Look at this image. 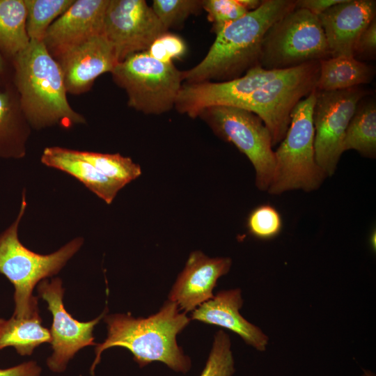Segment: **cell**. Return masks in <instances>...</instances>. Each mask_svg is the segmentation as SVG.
I'll use <instances>...</instances> for the list:
<instances>
[{"mask_svg":"<svg viewBox=\"0 0 376 376\" xmlns=\"http://www.w3.org/2000/svg\"><path fill=\"white\" fill-rule=\"evenodd\" d=\"M11 62L21 110L34 128H70L86 122L70 107L60 65L43 42L30 40Z\"/></svg>","mask_w":376,"mask_h":376,"instance_id":"obj_3","label":"cell"},{"mask_svg":"<svg viewBox=\"0 0 376 376\" xmlns=\"http://www.w3.org/2000/svg\"><path fill=\"white\" fill-rule=\"evenodd\" d=\"M376 54V18L363 30L354 46L353 57L359 61L373 59Z\"/></svg>","mask_w":376,"mask_h":376,"instance_id":"obj_32","label":"cell"},{"mask_svg":"<svg viewBox=\"0 0 376 376\" xmlns=\"http://www.w3.org/2000/svg\"><path fill=\"white\" fill-rule=\"evenodd\" d=\"M41 368L35 361H28L6 369H0V376H40Z\"/></svg>","mask_w":376,"mask_h":376,"instance_id":"obj_33","label":"cell"},{"mask_svg":"<svg viewBox=\"0 0 376 376\" xmlns=\"http://www.w3.org/2000/svg\"><path fill=\"white\" fill-rule=\"evenodd\" d=\"M370 245H371V247L372 249H375V243H376V233H375V230H374V231L372 232L371 235H370Z\"/></svg>","mask_w":376,"mask_h":376,"instance_id":"obj_37","label":"cell"},{"mask_svg":"<svg viewBox=\"0 0 376 376\" xmlns=\"http://www.w3.org/2000/svg\"><path fill=\"white\" fill-rule=\"evenodd\" d=\"M111 73L114 82L125 91L129 107L145 114L159 115L172 109L184 82L182 71L173 63L160 62L146 51L129 56Z\"/></svg>","mask_w":376,"mask_h":376,"instance_id":"obj_7","label":"cell"},{"mask_svg":"<svg viewBox=\"0 0 376 376\" xmlns=\"http://www.w3.org/2000/svg\"><path fill=\"white\" fill-rule=\"evenodd\" d=\"M22 116L19 96L13 81L0 86L1 157L19 158L24 155L25 135Z\"/></svg>","mask_w":376,"mask_h":376,"instance_id":"obj_21","label":"cell"},{"mask_svg":"<svg viewBox=\"0 0 376 376\" xmlns=\"http://www.w3.org/2000/svg\"><path fill=\"white\" fill-rule=\"evenodd\" d=\"M80 156L107 178L124 186L141 174V167L121 155L79 151Z\"/></svg>","mask_w":376,"mask_h":376,"instance_id":"obj_26","label":"cell"},{"mask_svg":"<svg viewBox=\"0 0 376 376\" xmlns=\"http://www.w3.org/2000/svg\"><path fill=\"white\" fill-rule=\"evenodd\" d=\"M296 7L295 0H263L261 6L216 34L203 59L182 71L185 83L225 81L259 65L263 38L269 27Z\"/></svg>","mask_w":376,"mask_h":376,"instance_id":"obj_1","label":"cell"},{"mask_svg":"<svg viewBox=\"0 0 376 376\" xmlns=\"http://www.w3.org/2000/svg\"><path fill=\"white\" fill-rule=\"evenodd\" d=\"M319 72V61L285 69L236 107L259 116L271 134L273 146H276L286 134L294 107L315 89Z\"/></svg>","mask_w":376,"mask_h":376,"instance_id":"obj_9","label":"cell"},{"mask_svg":"<svg viewBox=\"0 0 376 376\" xmlns=\"http://www.w3.org/2000/svg\"><path fill=\"white\" fill-rule=\"evenodd\" d=\"M242 304L240 288L221 290L194 310L190 319L229 329L239 335L247 345L258 351H265L269 338L240 314Z\"/></svg>","mask_w":376,"mask_h":376,"instance_id":"obj_18","label":"cell"},{"mask_svg":"<svg viewBox=\"0 0 376 376\" xmlns=\"http://www.w3.org/2000/svg\"><path fill=\"white\" fill-rule=\"evenodd\" d=\"M343 151L354 150L362 156L376 157V104L368 95L362 98L347 127Z\"/></svg>","mask_w":376,"mask_h":376,"instance_id":"obj_22","label":"cell"},{"mask_svg":"<svg viewBox=\"0 0 376 376\" xmlns=\"http://www.w3.org/2000/svg\"><path fill=\"white\" fill-rule=\"evenodd\" d=\"M368 95L359 86L334 91H316L313 120L317 165L327 177L332 176L343 154L348 124L358 103Z\"/></svg>","mask_w":376,"mask_h":376,"instance_id":"obj_10","label":"cell"},{"mask_svg":"<svg viewBox=\"0 0 376 376\" xmlns=\"http://www.w3.org/2000/svg\"><path fill=\"white\" fill-rule=\"evenodd\" d=\"M214 133L232 143L246 156L254 167L256 185L267 191L275 169L272 136L263 121L254 113L230 106L204 109L198 116Z\"/></svg>","mask_w":376,"mask_h":376,"instance_id":"obj_8","label":"cell"},{"mask_svg":"<svg viewBox=\"0 0 376 376\" xmlns=\"http://www.w3.org/2000/svg\"><path fill=\"white\" fill-rule=\"evenodd\" d=\"M343 0H296V7L306 9L318 16L330 7L340 3Z\"/></svg>","mask_w":376,"mask_h":376,"instance_id":"obj_34","label":"cell"},{"mask_svg":"<svg viewBox=\"0 0 376 376\" xmlns=\"http://www.w3.org/2000/svg\"><path fill=\"white\" fill-rule=\"evenodd\" d=\"M146 52L155 59L169 63L185 54L186 45L180 36L168 31L157 38Z\"/></svg>","mask_w":376,"mask_h":376,"instance_id":"obj_31","label":"cell"},{"mask_svg":"<svg viewBox=\"0 0 376 376\" xmlns=\"http://www.w3.org/2000/svg\"><path fill=\"white\" fill-rule=\"evenodd\" d=\"M362 376H367V375H366V373H365V374H364L363 375H362Z\"/></svg>","mask_w":376,"mask_h":376,"instance_id":"obj_38","label":"cell"},{"mask_svg":"<svg viewBox=\"0 0 376 376\" xmlns=\"http://www.w3.org/2000/svg\"><path fill=\"white\" fill-rule=\"evenodd\" d=\"M180 311L175 302L168 299L157 313L148 318H135L130 313L104 315L107 337L102 343L96 345L91 374L102 352L117 346L127 349L141 368L159 361L176 372L187 373L191 361L178 346L176 337L191 319Z\"/></svg>","mask_w":376,"mask_h":376,"instance_id":"obj_2","label":"cell"},{"mask_svg":"<svg viewBox=\"0 0 376 376\" xmlns=\"http://www.w3.org/2000/svg\"><path fill=\"white\" fill-rule=\"evenodd\" d=\"M151 8L165 29H177L203 10V0H154Z\"/></svg>","mask_w":376,"mask_h":376,"instance_id":"obj_27","label":"cell"},{"mask_svg":"<svg viewBox=\"0 0 376 376\" xmlns=\"http://www.w3.org/2000/svg\"><path fill=\"white\" fill-rule=\"evenodd\" d=\"M39 296L47 301L48 310L52 313L53 321L51 327V343L53 353L47 359V364L54 372L60 373L65 369L69 360L81 348L97 345L94 343V327L104 318L107 308L95 319L88 322H79L65 310L63 297L64 289L61 280L44 279L38 285Z\"/></svg>","mask_w":376,"mask_h":376,"instance_id":"obj_12","label":"cell"},{"mask_svg":"<svg viewBox=\"0 0 376 376\" xmlns=\"http://www.w3.org/2000/svg\"><path fill=\"white\" fill-rule=\"evenodd\" d=\"M26 208V194L15 221L0 234V273L15 288L13 317L31 318L39 315L38 299L33 290L38 283L57 274L78 251L83 238L77 237L56 251L42 255L25 247L18 237V228Z\"/></svg>","mask_w":376,"mask_h":376,"instance_id":"obj_4","label":"cell"},{"mask_svg":"<svg viewBox=\"0 0 376 376\" xmlns=\"http://www.w3.org/2000/svg\"><path fill=\"white\" fill-rule=\"evenodd\" d=\"M109 0H76L48 28L43 43L56 58L88 38L103 34Z\"/></svg>","mask_w":376,"mask_h":376,"instance_id":"obj_14","label":"cell"},{"mask_svg":"<svg viewBox=\"0 0 376 376\" xmlns=\"http://www.w3.org/2000/svg\"><path fill=\"white\" fill-rule=\"evenodd\" d=\"M314 89L292 109L286 134L274 151L275 169L267 192L279 195L292 190L318 189L326 176L315 159L313 120Z\"/></svg>","mask_w":376,"mask_h":376,"instance_id":"obj_5","label":"cell"},{"mask_svg":"<svg viewBox=\"0 0 376 376\" xmlns=\"http://www.w3.org/2000/svg\"><path fill=\"white\" fill-rule=\"evenodd\" d=\"M24 0H0V52L11 60L29 44Z\"/></svg>","mask_w":376,"mask_h":376,"instance_id":"obj_24","label":"cell"},{"mask_svg":"<svg viewBox=\"0 0 376 376\" xmlns=\"http://www.w3.org/2000/svg\"><path fill=\"white\" fill-rule=\"evenodd\" d=\"M231 265L230 258H210L201 251L191 252L169 292V299L186 313L193 311L214 297L213 290L218 279L229 272Z\"/></svg>","mask_w":376,"mask_h":376,"instance_id":"obj_16","label":"cell"},{"mask_svg":"<svg viewBox=\"0 0 376 376\" xmlns=\"http://www.w3.org/2000/svg\"><path fill=\"white\" fill-rule=\"evenodd\" d=\"M203 9L206 11L215 34L249 13L238 0H203Z\"/></svg>","mask_w":376,"mask_h":376,"instance_id":"obj_30","label":"cell"},{"mask_svg":"<svg viewBox=\"0 0 376 376\" xmlns=\"http://www.w3.org/2000/svg\"><path fill=\"white\" fill-rule=\"evenodd\" d=\"M168 31L146 1H109L103 34L118 63L133 54L147 51L157 38Z\"/></svg>","mask_w":376,"mask_h":376,"instance_id":"obj_11","label":"cell"},{"mask_svg":"<svg viewBox=\"0 0 376 376\" xmlns=\"http://www.w3.org/2000/svg\"><path fill=\"white\" fill-rule=\"evenodd\" d=\"M39 315L31 318L0 319V350L13 347L22 356L31 355L40 344L51 342L50 331L42 325Z\"/></svg>","mask_w":376,"mask_h":376,"instance_id":"obj_23","label":"cell"},{"mask_svg":"<svg viewBox=\"0 0 376 376\" xmlns=\"http://www.w3.org/2000/svg\"><path fill=\"white\" fill-rule=\"evenodd\" d=\"M375 16V0H343L320 14L331 57H353L358 38Z\"/></svg>","mask_w":376,"mask_h":376,"instance_id":"obj_17","label":"cell"},{"mask_svg":"<svg viewBox=\"0 0 376 376\" xmlns=\"http://www.w3.org/2000/svg\"><path fill=\"white\" fill-rule=\"evenodd\" d=\"M283 70H266L257 65L244 75L225 81L183 82L175 108L195 118L204 109L213 106L236 107L259 88L279 76Z\"/></svg>","mask_w":376,"mask_h":376,"instance_id":"obj_13","label":"cell"},{"mask_svg":"<svg viewBox=\"0 0 376 376\" xmlns=\"http://www.w3.org/2000/svg\"><path fill=\"white\" fill-rule=\"evenodd\" d=\"M241 5L248 11L251 12L258 8L263 2L260 0H238Z\"/></svg>","mask_w":376,"mask_h":376,"instance_id":"obj_36","label":"cell"},{"mask_svg":"<svg viewBox=\"0 0 376 376\" xmlns=\"http://www.w3.org/2000/svg\"><path fill=\"white\" fill-rule=\"evenodd\" d=\"M318 91L347 89L368 84L374 77L372 66L352 56L330 57L319 61Z\"/></svg>","mask_w":376,"mask_h":376,"instance_id":"obj_20","label":"cell"},{"mask_svg":"<svg viewBox=\"0 0 376 376\" xmlns=\"http://www.w3.org/2000/svg\"><path fill=\"white\" fill-rule=\"evenodd\" d=\"M75 0H24L26 28L30 40L42 42L50 25Z\"/></svg>","mask_w":376,"mask_h":376,"instance_id":"obj_25","label":"cell"},{"mask_svg":"<svg viewBox=\"0 0 376 376\" xmlns=\"http://www.w3.org/2000/svg\"><path fill=\"white\" fill-rule=\"evenodd\" d=\"M230 347L229 336L219 330L214 335L208 359L200 376H232L235 367Z\"/></svg>","mask_w":376,"mask_h":376,"instance_id":"obj_28","label":"cell"},{"mask_svg":"<svg viewBox=\"0 0 376 376\" xmlns=\"http://www.w3.org/2000/svg\"><path fill=\"white\" fill-rule=\"evenodd\" d=\"M67 93L81 94L89 90L95 79L111 72L118 63L104 34L94 36L56 58Z\"/></svg>","mask_w":376,"mask_h":376,"instance_id":"obj_15","label":"cell"},{"mask_svg":"<svg viewBox=\"0 0 376 376\" xmlns=\"http://www.w3.org/2000/svg\"><path fill=\"white\" fill-rule=\"evenodd\" d=\"M282 219L278 210L264 204L253 209L248 216L246 226L249 233L260 240L276 237L282 229Z\"/></svg>","mask_w":376,"mask_h":376,"instance_id":"obj_29","label":"cell"},{"mask_svg":"<svg viewBox=\"0 0 376 376\" xmlns=\"http://www.w3.org/2000/svg\"><path fill=\"white\" fill-rule=\"evenodd\" d=\"M330 57L318 16L295 7L267 31L259 65L266 70H285Z\"/></svg>","mask_w":376,"mask_h":376,"instance_id":"obj_6","label":"cell"},{"mask_svg":"<svg viewBox=\"0 0 376 376\" xmlns=\"http://www.w3.org/2000/svg\"><path fill=\"white\" fill-rule=\"evenodd\" d=\"M41 162L47 166L75 177L107 204L111 203L117 193L124 187L102 175L82 158L78 150L48 147L42 152Z\"/></svg>","mask_w":376,"mask_h":376,"instance_id":"obj_19","label":"cell"},{"mask_svg":"<svg viewBox=\"0 0 376 376\" xmlns=\"http://www.w3.org/2000/svg\"><path fill=\"white\" fill-rule=\"evenodd\" d=\"M8 61L10 60L6 58L0 52V86L10 82Z\"/></svg>","mask_w":376,"mask_h":376,"instance_id":"obj_35","label":"cell"}]
</instances>
